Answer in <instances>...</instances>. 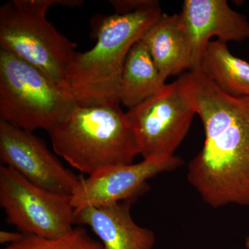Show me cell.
<instances>
[{
	"mask_svg": "<svg viewBox=\"0 0 249 249\" xmlns=\"http://www.w3.org/2000/svg\"><path fill=\"white\" fill-rule=\"evenodd\" d=\"M246 247L247 249H249V237H247V240H246Z\"/></svg>",
	"mask_w": 249,
	"mask_h": 249,
	"instance_id": "ac0fdd59",
	"label": "cell"
},
{
	"mask_svg": "<svg viewBox=\"0 0 249 249\" xmlns=\"http://www.w3.org/2000/svg\"><path fill=\"white\" fill-rule=\"evenodd\" d=\"M181 164L182 160L176 156L147 159L137 163L108 167L87 178L81 176L71 196V205L78 211L137 199L147 192L149 179Z\"/></svg>",
	"mask_w": 249,
	"mask_h": 249,
	"instance_id": "9c48e42d",
	"label": "cell"
},
{
	"mask_svg": "<svg viewBox=\"0 0 249 249\" xmlns=\"http://www.w3.org/2000/svg\"><path fill=\"white\" fill-rule=\"evenodd\" d=\"M191 53L190 71L199 70L211 39L242 42L249 38V22L232 10L227 0H185L178 14Z\"/></svg>",
	"mask_w": 249,
	"mask_h": 249,
	"instance_id": "30bf717a",
	"label": "cell"
},
{
	"mask_svg": "<svg viewBox=\"0 0 249 249\" xmlns=\"http://www.w3.org/2000/svg\"><path fill=\"white\" fill-rule=\"evenodd\" d=\"M222 91L232 96H249V62L234 56L227 42L208 44L199 70Z\"/></svg>",
	"mask_w": 249,
	"mask_h": 249,
	"instance_id": "5bb4252c",
	"label": "cell"
},
{
	"mask_svg": "<svg viewBox=\"0 0 249 249\" xmlns=\"http://www.w3.org/2000/svg\"><path fill=\"white\" fill-rule=\"evenodd\" d=\"M80 0H11L0 8V48L37 67L69 91L67 70L77 45L47 18L54 5L76 7Z\"/></svg>",
	"mask_w": 249,
	"mask_h": 249,
	"instance_id": "277c9868",
	"label": "cell"
},
{
	"mask_svg": "<svg viewBox=\"0 0 249 249\" xmlns=\"http://www.w3.org/2000/svg\"><path fill=\"white\" fill-rule=\"evenodd\" d=\"M161 14L160 6L91 19L96 45L83 53L76 52L67 70V88L77 105H121V75L127 54Z\"/></svg>",
	"mask_w": 249,
	"mask_h": 249,
	"instance_id": "7a4b0ae2",
	"label": "cell"
},
{
	"mask_svg": "<svg viewBox=\"0 0 249 249\" xmlns=\"http://www.w3.org/2000/svg\"><path fill=\"white\" fill-rule=\"evenodd\" d=\"M141 40L165 80L191 70V49L178 14H162Z\"/></svg>",
	"mask_w": 249,
	"mask_h": 249,
	"instance_id": "7c38bea8",
	"label": "cell"
},
{
	"mask_svg": "<svg viewBox=\"0 0 249 249\" xmlns=\"http://www.w3.org/2000/svg\"><path fill=\"white\" fill-rule=\"evenodd\" d=\"M24 235L19 231L11 232L6 231H0V243L7 246L18 243L24 238Z\"/></svg>",
	"mask_w": 249,
	"mask_h": 249,
	"instance_id": "e0dca14e",
	"label": "cell"
},
{
	"mask_svg": "<svg viewBox=\"0 0 249 249\" xmlns=\"http://www.w3.org/2000/svg\"><path fill=\"white\" fill-rule=\"evenodd\" d=\"M0 160L49 191L71 196L80 181L32 132L0 121Z\"/></svg>",
	"mask_w": 249,
	"mask_h": 249,
	"instance_id": "ba28073f",
	"label": "cell"
},
{
	"mask_svg": "<svg viewBox=\"0 0 249 249\" xmlns=\"http://www.w3.org/2000/svg\"><path fill=\"white\" fill-rule=\"evenodd\" d=\"M167 84L142 40L136 42L126 58L121 75L119 101L129 109L160 92Z\"/></svg>",
	"mask_w": 249,
	"mask_h": 249,
	"instance_id": "4fadbf2b",
	"label": "cell"
},
{
	"mask_svg": "<svg viewBox=\"0 0 249 249\" xmlns=\"http://www.w3.org/2000/svg\"><path fill=\"white\" fill-rule=\"evenodd\" d=\"M125 113L143 160L174 157L196 114L178 80Z\"/></svg>",
	"mask_w": 249,
	"mask_h": 249,
	"instance_id": "52a82bcc",
	"label": "cell"
},
{
	"mask_svg": "<svg viewBox=\"0 0 249 249\" xmlns=\"http://www.w3.org/2000/svg\"><path fill=\"white\" fill-rule=\"evenodd\" d=\"M178 80L205 133L204 146L188 165V182L214 209L249 206V96L227 94L200 70Z\"/></svg>",
	"mask_w": 249,
	"mask_h": 249,
	"instance_id": "6da1fadb",
	"label": "cell"
},
{
	"mask_svg": "<svg viewBox=\"0 0 249 249\" xmlns=\"http://www.w3.org/2000/svg\"><path fill=\"white\" fill-rule=\"evenodd\" d=\"M0 206L6 222L24 235L58 238L76 224L71 196L46 190L4 165L0 166Z\"/></svg>",
	"mask_w": 249,
	"mask_h": 249,
	"instance_id": "8992f818",
	"label": "cell"
},
{
	"mask_svg": "<svg viewBox=\"0 0 249 249\" xmlns=\"http://www.w3.org/2000/svg\"><path fill=\"white\" fill-rule=\"evenodd\" d=\"M3 249H105L99 240L90 236L83 227H73L67 234L55 239L24 235L18 243Z\"/></svg>",
	"mask_w": 249,
	"mask_h": 249,
	"instance_id": "9a60e30c",
	"label": "cell"
},
{
	"mask_svg": "<svg viewBox=\"0 0 249 249\" xmlns=\"http://www.w3.org/2000/svg\"><path fill=\"white\" fill-rule=\"evenodd\" d=\"M76 105L70 91L37 67L0 48V121L47 132Z\"/></svg>",
	"mask_w": 249,
	"mask_h": 249,
	"instance_id": "5b68a950",
	"label": "cell"
},
{
	"mask_svg": "<svg viewBox=\"0 0 249 249\" xmlns=\"http://www.w3.org/2000/svg\"><path fill=\"white\" fill-rule=\"evenodd\" d=\"M136 200L127 199L75 211L76 224L89 227L105 249H152L155 233L139 226L131 214V207Z\"/></svg>",
	"mask_w": 249,
	"mask_h": 249,
	"instance_id": "8fae6325",
	"label": "cell"
},
{
	"mask_svg": "<svg viewBox=\"0 0 249 249\" xmlns=\"http://www.w3.org/2000/svg\"><path fill=\"white\" fill-rule=\"evenodd\" d=\"M47 132L54 152L88 176L108 167L132 164L140 155L120 105L76 104Z\"/></svg>",
	"mask_w": 249,
	"mask_h": 249,
	"instance_id": "3957f363",
	"label": "cell"
},
{
	"mask_svg": "<svg viewBox=\"0 0 249 249\" xmlns=\"http://www.w3.org/2000/svg\"><path fill=\"white\" fill-rule=\"evenodd\" d=\"M109 3L117 14H128L142 10L160 7L156 0H111Z\"/></svg>",
	"mask_w": 249,
	"mask_h": 249,
	"instance_id": "2e32d148",
	"label": "cell"
}]
</instances>
